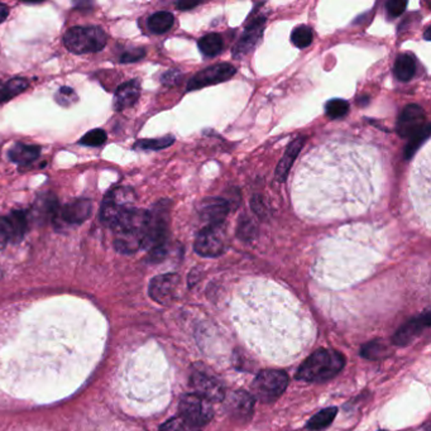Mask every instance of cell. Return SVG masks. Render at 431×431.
I'll return each mask as SVG.
<instances>
[{
  "instance_id": "cell-39",
  "label": "cell",
  "mask_w": 431,
  "mask_h": 431,
  "mask_svg": "<svg viewBox=\"0 0 431 431\" xmlns=\"http://www.w3.org/2000/svg\"><path fill=\"white\" fill-rule=\"evenodd\" d=\"M146 56V51L143 49H130L124 52L122 56H121V62L124 64H128V62H137L139 60Z\"/></svg>"
},
{
  "instance_id": "cell-6",
  "label": "cell",
  "mask_w": 431,
  "mask_h": 431,
  "mask_svg": "<svg viewBox=\"0 0 431 431\" xmlns=\"http://www.w3.org/2000/svg\"><path fill=\"white\" fill-rule=\"evenodd\" d=\"M288 384V375L280 369H264L253 381V392L263 402L278 399Z\"/></svg>"
},
{
  "instance_id": "cell-38",
  "label": "cell",
  "mask_w": 431,
  "mask_h": 431,
  "mask_svg": "<svg viewBox=\"0 0 431 431\" xmlns=\"http://www.w3.org/2000/svg\"><path fill=\"white\" fill-rule=\"evenodd\" d=\"M407 7V1H401V0H391L387 4H386V9H387V13L391 16L396 18V16H401L405 9Z\"/></svg>"
},
{
  "instance_id": "cell-35",
  "label": "cell",
  "mask_w": 431,
  "mask_h": 431,
  "mask_svg": "<svg viewBox=\"0 0 431 431\" xmlns=\"http://www.w3.org/2000/svg\"><path fill=\"white\" fill-rule=\"evenodd\" d=\"M238 236L245 239V241H251L256 236V227H254L252 220L243 218V219L239 221V224H238Z\"/></svg>"
},
{
  "instance_id": "cell-37",
  "label": "cell",
  "mask_w": 431,
  "mask_h": 431,
  "mask_svg": "<svg viewBox=\"0 0 431 431\" xmlns=\"http://www.w3.org/2000/svg\"><path fill=\"white\" fill-rule=\"evenodd\" d=\"M12 242V229L7 217H0V249Z\"/></svg>"
},
{
  "instance_id": "cell-40",
  "label": "cell",
  "mask_w": 431,
  "mask_h": 431,
  "mask_svg": "<svg viewBox=\"0 0 431 431\" xmlns=\"http://www.w3.org/2000/svg\"><path fill=\"white\" fill-rule=\"evenodd\" d=\"M180 80H181V73L176 70L169 71L162 76V84H164L166 86H173V85L179 84Z\"/></svg>"
},
{
  "instance_id": "cell-30",
  "label": "cell",
  "mask_w": 431,
  "mask_h": 431,
  "mask_svg": "<svg viewBox=\"0 0 431 431\" xmlns=\"http://www.w3.org/2000/svg\"><path fill=\"white\" fill-rule=\"evenodd\" d=\"M291 41L297 49H306L312 42V31L308 25L296 27L291 34Z\"/></svg>"
},
{
  "instance_id": "cell-12",
  "label": "cell",
  "mask_w": 431,
  "mask_h": 431,
  "mask_svg": "<svg viewBox=\"0 0 431 431\" xmlns=\"http://www.w3.org/2000/svg\"><path fill=\"white\" fill-rule=\"evenodd\" d=\"M180 276L176 273H166L157 276L149 284V296L161 305H169L177 297Z\"/></svg>"
},
{
  "instance_id": "cell-13",
  "label": "cell",
  "mask_w": 431,
  "mask_h": 431,
  "mask_svg": "<svg viewBox=\"0 0 431 431\" xmlns=\"http://www.w3.org/2000/svg\"><path fill=\"white\" fill-rule=\"evenodd\" d=\"M426 124V116L421 106L411 104L407 106L399 116L397 133L402 138H410L417 132L423 130Z\"/></svg>"
},
{
  "instance_id": "cell-26",
  "label": "cell",
  "mask_w": 431,
  "mask_h": 431,
  "mask_svg": "<svg viewBox=\"0 0 431 431\" xmlns=\"http://www.w3.org/2000/svg\"><path fill=\"white\" fill-rule=\"evenodd\" d=\"M197 46L205 56L214 58L221 52L223 40L218 33H209L204 36L203 38H200V41L197 42Z\"/></svg>"
},
{
  "instance_id": "cell-3",
  "label": "cell",
  "mask_w": 431,
  "mask_h": 431,
  "mask_svg": "<svg viewBox=\"0 0 431 431\" xmlns=\"http://www.w3.org/2000/svg\"><path fill=\"white\" fill-rule=\"evenodd\" d=\"M106 41L104 29L97 25L73 27L64 36L66 49L77 55L99 52L106 47Z\"/></svg>"
},
{
  "instance_id": "cell-27",
  "label": "cell",
  "mask_w": 431,
  "mask_h": 431,
  "mask_svg": "<svg viewBox=\"0 0 431 431\" xmlns=\"http://www.w3.org/2000/svg\"><path fill=\"white\" fill-rule=\"evenodd\" d=\"M336 414H338V408L336 407L324 408L323 411L317 412V415H314L310 419L306 428L309 430L312 431L323 430V429H325L330 423H333Z\"/></svg>"
},
{
  "instance_id": "cell-2",
  "label": "cell",
  "mask_w": 431,
  "mask_h": 431,
  "mask_svg": "<svg viewBox=\"0 0 431 431\" xmlns=\"http://www.w3.org/2000/svg\"><path fill=\"white\" fill-rule=\"evenodd\" d=\"M345 358L333 349H319L306 359L296 372V378L306 382H323L342 372Z\"/></svg>"
},
{
  "instance_id": "cell-9",
  "label": "cell",
  "mask_w": 431,
  "mask_h": 431,
  "mask_svg": "<svg viewBox=\"0 0 431 431\" xmlns=\"http://www.w3.org/2000/svg\"><path fill=\"white\" fill-rule=\"evenodd\" d=\"M93 212V204L88 199H77L71 203L58 208L52 221L58 229L71 228L80 225L90 218Z\"/></svg>"
},
{
  "instance_id": "cell-11",
  "label": "cell",
  "mask_w": 431,
  "mask_h": 431,
  "mask_svg": "<svg viewBox=\"0 0 431 431\" xmlns=\"http://www.w3.org/2000/svg\"><path fill=\"white\" fill-rule=\"evenodd\" d=\"M236 67L230 64H218L206 67L196 73L195 76L187 84V91H194L205 86H212L215 84L228 82L236 75Z\"/></svg>"
},
{
  "instance_id": "cell-5",
  "label": "cell",
  "mask_w": 431,
  "mask_h": 431,
  "mask_svg": "<svg viewBox=\"0 0 431 431\" xmlns=\"http://www.w3.org/2000/svg\"><path fill=\"white\" fill-rule=\"evenodd\" d=\"M169 221H170V201H160L148 210L146 233L142 248L152 251L164 247L169 236Z\"/></svg>"
},
{
  "instance_id": "cell-18",
  "label": "cell",
  "mask_w": 431,
  "mask_h": 431,
  "mask_svg": "<svg viewBox=\"0 0 431 431\" xmlns=\"http://www.w3.org/2000/svg\"><path fill=\"white\" fill-rule=\"evenodd\" d=\"M140 97V84L132 80L121 85L115 91L114 108L116 112H123L134 106Z\"/></svg>"
},
{
  "instance_id": "cell-44",
  "label": "cell",
  "mask_w": 431,
  "mask_h": 431,
  "mask_svg": "<svg viewBox=\"0 0 431 431\" xmlns=\"http://www.w3.org/2000/svg\"><path fill=\"white\" fill-rule=\"evenodd\" d=\"M0 277H1V271H0Z\"/></svg>"
},
{
  "instance_id": "cell-43",
  "label": "cell",
  "mask_w": 431,
  "mask_h": 431,
  "mask_svg": "<svg viewBox=\"0 0 431 431\" xmlns=\"http://www.w3.org/2000/svg\"><path fill=\"white\" fill-rule=\"evenodd\" d=\"M425 40L430 41V28H426V31H425Z\"/></svg>"
},
{
  "instance_id": "cell-36",
  "label": "cell",
  "mask_w": 431,
  "mask_h": 431,
  "mask_svg": "<svg viewBox=\"0 0 431 431\" xmlns=\"http://www.w3.org/2000/svg\"><path fill=\"white\" fill-rule=\"evenodd\" d=\"M76 100H77V95H76L75 90L71 89V88H67V86L61 88V89L58 90V94H56V101H58L60 106H71Z\"/></svg>"
},
{
  "instance_id": "cell-41",
  "label": "cell",
  "mask_w": 431,
  "mask_h": 431,
  "mask_svg": "<svg viewBox=\"0 0 431 431\" xmlns=\"http://www.w3.org/2000/svg\"><path fill=\"white\" fill-rule=\"evenodd\" d=\"M199 4H201V1H179L176 3V7L181 9V10H188V9L195 8Z\"/></svg>"
},
{
  "instance_id": "cell-15",
  "label": "cell",
  "mask_w": 431,
  "mask_h": 431,
  "mask_svg": "<svg viewBox=\"0 0 431 431\" xmlns=\"http://www.w3.org/2000/svg\"><path fill=\"white\" fill-rule=\"evenodd\" d=\"M264 22H266L264 16H258L245 28L242 38L239 40L236 47L233 49L234 58H243L249 51H252L256 47V45L260 41L263 29H264Z\"/></svg>"
},
{
  "instance_id": "cell-16",
  "label": "cell",
  "mask_w": 431,
  "mask_h": 431,
  "mask_svg": "<svg viewBox=\"0 0 431 431\" xmlns=\"http://www.w3.org/2000/svg\"><path fill=\"white\" fill-rule=\"evenodd\" d=\"M199 212L208 225H221L229 212V203L219 197H209L200 203Z\"/></svg>"
},
{
  "instance_id": "cell-8",
  "label": "cell",
  "mask_w": 431,
  "mask_h": 431,
  "mask_svg": "<svg viewBox=\"0 0 431 431\" xmlns=\"http://www.w3.org/2000/svg\"><path fill=\"white\" fill-rule=\"evenodd\" d=\"M179 410L180 416H182L188 423L195 425L199 429L210 423L214 416L212 402L196 393H188L182 396L180 399Z\"/></svg>"
},
{
  "instance_id": "cell-22",
  "label": "cell",
  "mask_w": 431,
  "mask_h": 431,
  "mask_svg": "<svg viewBox=\"0 0 431 431\" xmlns=\"http://www.w3.org/2000/svg\"><path fill=\"white\" fill-rule=\"evenodd\" d=\"M58 210V199L52 194L40 196L34 204V217L38 220L52 219Z\"/></svg>"
},
{
  "instance_id": "cell-31",
  "label": "cell",
  "mask_w": 431,
  "mask_h": 431,
  "mask_svg": "<svg viewBox=\"0 0 431 431\" xmlns=\"http://www.w3.org/2000/svg\"><path fill=\"white\" fill-rule=\"evenodd\" d=\"M326 115L332 119H341L343 116L348 114L349 112V104L348 101L343 99H333L329 100L325 106Z\"/></svg>"
},
{
  "instance_id": "cell-14",
  "label": "cell",
  "mask_w": 431,
  "mask_h": 431,
  "mask_svg": "<svg viewBox=\"0 0 431 431\" xmlns=\"http://www.w3.org/2000/svg\"><path fill=\"white\" fill-rule=\"evenodd\" d=\"M430 326V312L426 311L420 317L408 320L405 325L401 326L392 338V343L399 347H406L415 341L425 329Z\"/></svg>"
},
{
  "instance_id": "cell-10",
  "label": "cell",
  "mask_w": 431,
  "mask_h": 431,
  "mask_svg": "<svg viewBox=\"0 0 431 431\" xmlns=\"http://www.w3.org/2000/svg\"><path fill=\"white\" fill-rule=\"evenodd\" d=\"M225 236L221 225H208L196 236L194 249L197 254L214 258L219 257L227 249L225 243Z\"/></svg>"
},
{
  "instance_id": "cell-4",
  "label": "cell",
  "mask_w": 431,
  "mask_h": 431,
  "mask_svg": "<svg viewBox=\"0 0 431 431\" xmlns=\"http://www.w3.org/2000/svg\"><path fill=\"white\" fill-rule=\"evenodd\" d=\"M136 193L132 187H114L106 194L100 209V220L101 223L113 228L115 223L122 218L125 212L134 208Z\"/></svg>"
},
{
  "instance_id": "cell-20",
  "label": "cell",
  "mask_w": 431,
  "mask_h": 431,
  "mask_svg": "<svg viewBox=\"0 0 431 431\" xmlns=\"http://www.w3.org/2000/svg\"><path fill=\"white\" fill-rule=\"evenodd\" d=\"M41 155V147L16 143L9 152V158L18 164L32 163Z\"/></svg>"
},
{
  "instance_id": "cell-23",
  "label": "cell",
  "mask_w": 431,
  "mask_h": 431,
  "mask_svg": "<svg viewBox=\"0 0 431 431\" xmlns=\"http://www.w3.org/2000/svg\"><path fill=\"white\" fill-rule=\"evenodd\" d=\"M28 88L29 82L23 77H16L4 84L0 82V104L8 101L9 99L14 98Z\"/></svg>"
},
{
  "instance_id": "cell-29",
  "label": "cell",
  "mask_w": 431,
  "mask_h": 431,
  "mask_svg": "<svg viewBox=\"0 0 431 431\" xmlns=\"http://www.w3.org/2000/svg\"><path fill=\"white\" fill-rule=\"evenodd\" d=\"M429 136H430V124L426 123L423 130L417 132L412 137H410V142L407 143L405 148V157L407 160H410L412 156L415 155L416 151L420 148L426 139L429 138Z\"/></svg>"
},
{
  "instance_id": "cell-7",
  "label": "cell",
  "mask_w": 431,
  "mask_h": 431,
  "mask_svg": "<svg viewBox=\"0 0 431 431\" xmlns=\"http://www.w3.org/2000/svg\"><path fill=\"white\" fill-rule=\"evenodd\" d=\"M190 384L196 395L208 399L209 402H217L225 399V389L219 378L206 367L196 366L191 371Z\"/></svg>"
},
{
  "instance_id": "cell-34",
  "label": "cell",
  "mask_w": 431,
  "mask_h": 431,
  "mask_svg": "<svg viewBox=\"0 0 431 431\" xmlns=\"http://www.w3.org/2000/svg\"><path fill=\"white\" fill-rule=\"evenodd\" d=\"M106 130H93L88 132L82 139H80V145L89 147H99L103 146L106 142Z\"/></svg>"
},
{
  "instance_id": "cell-24",
  "label": "cell",
  "mask_w": 431,
  "mask_h": 431,
  "mask_svg": "<svg viewBox=\"0 0 431 431\" xmlns=\"http://www.w3.org/2000/svg\"><path fill=\"white\" fill-rule=\"evenodd\" d=\"M12 229V243H19L27 233L28 219L25 212H13L7 217Z\"/></svg>"
},
{
  "instance_id": "cell-42",
  "label": "cell",
  "mask_w": 431,
  "mask_h": 431,
  "mask_svg": "<svg viewBox=\"0 0 431 431\" xmlns=\"http://www.w3.org/2000/svg\"><path fill=\"white\" fill-rule=\"evenodd\" d=\"M9 14V9L7 5H4V4H1L0 3V23L1 22H4L5 21V18L8 16Z\"/></svg>"
},
{
  "instance_id": "cell-17",
  "label": "cell",
  "mask_w": 431,
  "mask_h": 431,
  "mask_svg": "<svg viewBox=\"0 0 431 431\" xmlns=\"http://www.w3.org/2000/svg\"><path fill=\"white\" fill-rule=\"evenodd\" d=\"M254 399L252 395L245 391H236L227 399L229 414L236 419H248L252 415Z\"/></svg>"
},
{
  "instance_id": "cell-1",
  "label": "cell",
  "mask_w": 431,
  "mask_h": 431,
  "mask_svg": "<svg viewBox=\"0 0 431 431\" xmlns=\"http://www.w3.org/2000/svg\"><path fill=\"white\" fill-rule=\"evenodd\" d=\"M147 220L148 212L133 208L115 223L112 229L114 232V247L118 252L130 254L142 248Z\"/></svg>"
},
{
  "instance_id": "cell-21",
  "label": "cell",
  "mask_w": 431,
  "mask_h": 431,
  "mask_svg": "<svg viewBox=\"0 0 431 431\" xmlns=\"http://www.w3.org/2000/svg\"><path fill=\"white\" fill-rule=\"evenodd\" d=\"M393 73H395V76L397 77V80H399V82H410L415 76V58L412 55H410V53L399 55L397 60H396V62H395Z\"/></svg>"
},
{
  "instance_id": "cell-19",
  "label": "cell",
  "mask_w": 431,
  "mask_h": 431,
  "mask_svg": "<svg viewBox=\"0 0 431 431\" xmlns=\"http://www.w3.org/2000/svg\"><path fill=\"white\" fill-rule=\"evenodd\" d=\"M305 143V137H299V138L293 140L288 147L286 148L285 155L282 156L281 161L278 163L276 169V179L280 182H285L290 169L293 167V162L296 160V157L300 153V151Z\"/></svg>"
},
{
  "instance_id": "cell-28",
  "label": "cell",
  "mask_w": 431,
  "mask_h": 431,
  "mask_svg": "<svg viewBox=\"0 0 431 431\" xmlns=\"http://www.w3.org/2000/svg\"><path fill=\"white\" fill-rule=\"evenodd\" d=\"M360 354L365 358L377 360V359H382L390 356V350L381 341H373L362 347Z\"/></svg>"
},
{
  "instance_id": "cell-33",
  "label": "cell",
  "mask_w": 431,
  "mask_h": 431,
  "mask_svg": "<svg viewBox=\"0 0 431 431\" xmlns=\"http://www.w3.org/2000/svg\"><path fill=\"white\" fill-rule=\"evenodd\" d=\"M160 431H200V429L188 423L182 416H176L163 423Z\"/></svg>"
},
{
  "instance_id": "cell-45",
  "label": "cell",
  "mask_w": 431,
  "mask_h": 431,
  "mask_svg": "<svg viewBox=\"0 0 431 431\" xmlns=\"http://www.w3.org/2000/svg\"><path fill=\"white\" fill-rule=\"evenodd\" d=\"M380 431H386V430H380Z\"/></svg>"
},
{
  "instance_id": "cell-32",
  "label": "cell",
  "mask_w": 431,
  "mask_h": 431,
  "mask_svg": "<svg viewBox=\"0 0 431 431\" xmlns=\"http://www.w3.org/2000/svg\"><path fill=\"white\" fill-rule=\"evenodd\" d=\"M173 142H175V138L172 136H166L163 138L143 139V140H138L136 143L134 148L149 149V151H160V149L171 146Z\"/></svg>"
},
{
  "instance_id": "cell-25",
  "label": "cell",
  "mask_w": 431,
  "mask_h": 431,
  "mask_svg": "<svg viewBox=\"0 0 431 431\" xmlns=\"http://www.w3.org/2000/svg\"><path fill=\"white\" fill-rule=\"evenodd\" d=\"M175 18L170 12H157L148 19V28L152 33L163 34L169 32L173 25Z\"/></svg>"
}]
</instances>
